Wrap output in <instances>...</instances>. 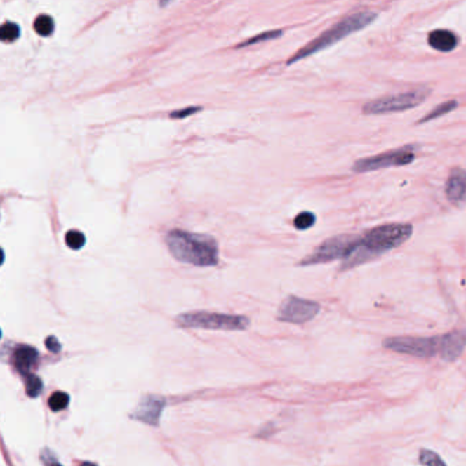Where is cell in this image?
Returning a JSON list of instances; mask_svg holds the SVG:
<instances>
[{
    "instance_id": "cell-1",
    "label": "cell",
    "mask_w": 466,
    "mask_h": 466,
    "mask_svg": "<svg viewBox=\"0 0 466 466\" xmlns=\"http://www.w3.org/2000/svg\"><path fill=\"white\" fill-rule=\"evenodd\" d=\"M413 234L412 225L390 223L373 227L359 235L357 244L350 256L342 261L340 271H347L365 264L378 256L405 244Z\"/></svg>"
},
{
    "instance_id": "cell-2",
    "label": "cell",
    "mask_w": 466,
    "mask_h": 466,
    "mask_svg": "<svg viewBox=\"0 0 466 466\" xmlns=\"http://www.w3.org/2000/svg\"><path fill=\"white\" fill-rule=\"evenodd\" d=\"M166 244L170 253L181 262L196 267H213L219 262V248L212 237L173 230Z\"/></svg>"
},
{
    "instance_id": "cell-3",
    "label": "cell",
    "mask_w": 466,
    "mask_h": 466,
    "mask_svg": "<svg viewBox=\"0 0 466 466\" xmlns=\"http://www.w3.org/2000/svg\"><path fill=\"white\" fill-rule=\"evenodd\" d=\"M376 18H378V14L373 11H369V10H363V11L347 15L346 18L340 20L335 25L331 26L328 30L323 32L320 36H317L314 40H312L309 44L302 47L300 51L295 52L287 60V66H290L301 59H305L316 52L323 51V50L337 44L338 41L343 40L345 37L350 36L352 33H356L364 27L371 25Z\"/></svg>"
},
{
    "instance_id": "cell-4",
    "label": "cell",
    "mask_w": 466,
    "mask_h": 466,
    "mask_svg": "<svg viewBox=\"0 0 466 466\" xmlns=\"http://www.w3.org/2000/svg\"><path fill=\"white\" fill-rule=\"evenodd\" d=\"M178 326L183 328H204L222 331H242L251 324L245 316L211 313V312H192L183 313L177 317Z\"/></svg>"
},
{
    "instance_id": "cell-5",
    "label": "cell",
    "mask_w": 466,
    "mask_h": 466,
    "mask_svg": "<svg viewBox=\"0 0 466 466\" xmlns=\"http://www.w3.org/2000/svg\"><path fill=\"white\" fill-rule=\"evenodd\" d=\"M430 88H417L413 91L397 93L392 96L380 98L363 105L364 115H386L394 112H404L424 103L430 96Z\"/></svg>"
},
{
    "instance_id": "cell-6",
    "label": "cell",
    "mask_w": 466,
    "mask_h": 466,
    "mask_svg": "<svg viewBox=\"0 0 466 466\" xmlns=\"http://www.w3.org/2000/svg\"><path fill=\"white\" fill-rule=\"evenodd\" d=\"M359 235L350 234H340L326 239L320 244L309 256L300 262V265H316V264H326L334 260H346L353 252L357 244Z\"/></svg>"
},
{
    "instance_id": "cell-7",
    "label": "cell",
    "mask_w": 466,
    "mask_h": 466,
    "mask_svg": "<svg viewBox=\"0 0 466 466\" xmlns=\"http://www.w3.org/2000/svg\"><path fill=\"white\" fill-rule=\"evenodd\" d=\"M383 347L415 357H434L441 354L443 334L437 337H392L383 340Z\"/></svg>"
},
{
    "instance_id": "cell-8",
    "label": "cell",
    "mask_w": 466,
    "mask_h": 466,
    "mask_svg": "<svg viewBox=\"0 0 466 466\" xmlns=\"http://www.w3.org/2000/svg\"><path fill=\"white\" fill-rule=\"evenodd\" d=\"M415 145H405L398 149H392L389 152H383L380 155L364 157L357 161H354L352 170L354 173H371L378 171L383 168H391V167H402L413 163L415 159Z\"/></svg>"
},
{
    "instance_id": "cell-9",
    "label": "cell",
    "mask_w": 466,
    "mask_h": 466,
    "mask_svg": "<svg viewBox=\"0 0 466 466\" xmlns=\"http://www.w3.org/2000/svg\"><path fill=\"white\" fill-rule=\"evenodd\" d=\"M320 312V304L295 295L287 297L278 311V320L293 324L311 321Z\"/></svg>"
},
{
    "instance_id": "cell-10",
    "label": "cell",
    "mask_w": 466,
    "mask_h": 466,
    "mask_svg": "<svg viewBox=\"0 0 466 466\" xmlns=\"http://www.w3.org/2000/svg\"><path fill=\"white\" fill-rule=\"evenodd\" d=\"M166 406V399L155 397V395H147L144 397L134 412L130 415L131 418L138 420L141 422L149 424V425H159L160 415Z\"/></svg>"
},
{
    "instance_id": "cell-11",
    "label": "cell",
    "mask_w": 466,
    "mask_h": 466,
    "mask_svg": "<svg viewBox=\"0 0 466 466\" xmlns=\"http://www.w3.org/2000/svg\"><path fill=\"white\" fill-rule=\"evenodd\" d=\"M465 347L466 328L453 330L447 334H443V350L441 357L447 363H453L460 359Z\"/></svg>"
},
{
    "instance_id": "cell-12",
    "label": "cell",
    "mask_w": 466,
    "mask_h": 466,
    "mask_svg": "<svg viewBox=\"0 0 466 466\" xmlns=\"http://www.w3.org/2000/svg\"><path fill=\"white\" fill-rule=\"evenodd\" d=\"M446 197L451 204L461 206L466 203V171L453 168L446 182Z\"/></svg>"
},
{
    "instance_id": "cell-13",
    "label": "cell",
    "mask_w": 466,
    "mask_h": 466,
    "mask_svg": "<svg viewBox=\"0 0 466 466\" xmlns=\"http://www.w3.org/2000/svg\"><path fill=\"white\" fill-rule=\"evenodd\" d=\"M37 360H39L37 349H34L32 346H27V345H20L18 347H15L14 354H13L14 366L25 378L29 375H32V369L37 364Z\"/></svg>"
},
{
    "instance_id": "cell-14",
    "label": "cell",
    "mask_w": 466,
    "mask_h": 466,
    "mask_svg": "<svg viewBox=\"0 0 466 466\" xmlns=\"http://www.w3.org/2000/svg\"><path fill=\"white\" fill-rule=\"evenodd\" d=\"M428 44L439 52L453 51L458 44L455 33L447 29H437L428 34Z\"/></svg>"
},
{
    "instance_id": "cell-15",
    "label": "cell",
    "mask_w": 466,
    "mask_h": 466,
    "mask_svg": "<svg viewBox=\"0 0 466 466\" xmlns=\"http://www.w3.org/2000/svg\"><path fill=\"white\" fill-rule=\"evenodd\" d=\"M457 107H458V102H457V100H448V102H444V103L439 104V105H437L432 111H430L425 116H422V118L417 122V125L427 124V122H431V121H434V119H437V118H441L443 115L450 114L451 111H454Z\"/></svg>"
},
{
    "instance_id": "cell-16",
    "label": "cell",
    "mask_w": 466,
    "mask_h": 466,
    "mask_svg": "<svg viewBox=\"0 0 466 466\" xmlns=\"http://www.w3.org/2000/svg\"><path fill=\"white\" fill-rule=\"evenodd\" d=\"M33 27L36 30V33L39 36H43V37H48L51 36L53 29H55V22L52 20L50 15L47 14H43V15H39L36 20H34V24H33Z\"/></svg>"
},
{
    "instance_id": "cell-17",
    "label": "cell",
    "mask_w": 466,
    "mask_h": 466,
    "mask_svg": "<svg viewBox=\"0 0 466 466\" xmlns=\"http://www.w3.org/2000/svg\"><path fill=\"white\" fill-rule=\"evenodd\" d=\"M418 462L422 466H447L441 455L428 448H421L418 453Z\"/></svg>"
},
{
    "instance_id": "cell-18",
    "label": "cell",
    "mask_w": 466,
    "mask_h": 466,
    "mask_svg": "<svg viewBox=\"0 0 466 466\" xmlns=\"http://www.w3.org/2000/svg\"><path fill=\"white\" fill-rule=\"evenodd\" d=\"M69 402H70L69 394H66L63 391H56L50 397L48 406L52 412H60L69 406Z\"/></svg>"
},
{
    "instance_id": "cell-19",
    "label": "cell",
    "mask_w": 466,
    "mask_h": 466,
    "mask_svg": "<svg viewBox=\"0 0 466 466\" xmlns=\"http://www.w3.org/2000/svg\"><path fill=\"white\" fill-rule=\"evenodd\" d=\"M20 34H21L20 26L14 22H10V21L4 22L0 29V37H1V41H4V43H14L15 40L20 39Z\"/></svg>"
},
{
    "instance_id": "cell-20",
    "label": "cell",
    "mask_w": 466,
    "mask_h": 466,
    "mask_svg": "<svg viewBox=\"0 0 466 466\" xmlns=\"http://www.w3.org/2000/svg\"><path fill=\"white\" fill-rule=\"evenodd\" d=\"M314 222H316V216L309 211H304L295 216L294 227L297 230H308L314 225Z\"/></svg>"
},
{
    "instance_id": "cell-21",
    "label": "cell",
    "mask_w": 466,
    "mask_h": 466,
    "mask_svg": "<svg viewBox=\"0 0 466 466\" xmlns=\"http://www.w3.org/2000/svg\"><path fill=\"white\" fill-rule=\"evenodd\" d=\"M65 241H66V245L73 251H79L81 248H84V245L86 242L85 235H84V233H81L79 230L67 232L66 237H65Z\"/></svg>"
},
{
    "instance_id": "cell-22",
    "label": "cell",
    "mask_w": 466,
    "mask_h": 466,
    "mask_svg": "<svg viewBox=\"0 0 466 466\" xmlns=\"http://www.w3.org/2000/svg\"><path fill=\"white\" fill-rule=\"evenodd\" d=\"M26 394L30 398H36L41 394L43 390V382L36 376V375H29L25 378Z\"/></svg>"
},
{
    "instance_id": "cell-23",
    "label": "cell",
    "mask_w": 466,
    "mask_h": 466,
    "mask_svg": "<svg viewBox=\"0 0 466 466\" xmlns=\"http://www.w3.org/2000/svg\"><path fill=\"white\" fill-rule=\"evenodd\" d=\"M282 36V30H272V32H265V33H261L259 36H256L255 39H251L248 40L246 43H242L239 44L237 48H241V47H246V46H252V44H256L259 41H267V40H274V39H278Z\"/></svg>"
},
{
    "instance_id": "cell-24",
    "label": "cell",
    "mask_w": 466,
    "mask_h": 466,
    "mask_svg": "<svg viewBox=\"0 0 466 466\" xmlns=\"http://www.w3.org/2000/svg\"><path fill=\"white\" fill-rule=\"evenodd\" d=\"M201 108L200 107H190V108H183L182 111H177V112H171L170 116L171 118H185V116H189L194 112H199Z\"/></svg>"
},
{
    "instance_id": "cell-25",
    "label": "cell",
    "mask_w": 466,
    "mask_h": 466,
    "mask_svg": "<svg viewBox=\"0 0 466 466\" xmlns=\"http://www.w3.org/2000/svg\"><path fill=\"white\" fill-rule=\"evenodd\" d=\"M46 345H47V349L52 352V353H59L60 352V343L59 340L55 337H48L46 339Z\"/></svg>"
},
{
    "instance_id": "cell-26",
    "label": "cell",
    "mask_w": 466,
    "mask_h": 466,
    "mask_svg": "<svg viewBox=\"0 0 466 466\" xmlns=\"http://www.w3.org/2000/svg\"><path fill=\"white\" fill-rule=\"evenodd\" d=\"M41 460L46 462V465L47 466H60V464H58V462H55V461L50 460L47 454H46V455H44V454H41Z\"/></svg>"
},
{
    "instance_id": "cell-27",
    "label": "cell",
    "mask_w": 466,
    "mask_h": 466,
    "mask_svg": "<svg viewBox=\"0 0 466 466\" xmlns=\"http://www.w3.org/2000/svg\"><path fill=\"white\" fill-rule=\"evenodd\" d=\"M81 466H98L96 464H92V462H84Z\"/></svg>"
}]
</instances>
